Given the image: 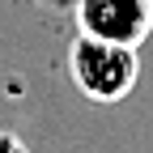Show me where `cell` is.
Returning a JSON list of instances; mask_svg holds the SVG:
<instances>
[{
  "instance_id": "cell-4",
  "label": "cell",
  "mask_w": 153,
  "mask_h": 153,
  "mask_svg": "<svg viewBox=\"0 0 153 153\" xmlns=\"http://www.w3.org/2000/svg\"><path fill=\"white\" fill-rule=\"evenodd\" d=\"M38 9H47V13H72V4L76 0H34Z\"/></svg>"
},
{
  "instance_id": "cell-2",
  "label": "cell",
  "mask_w": 153,
  "mask_h": 153,
  "mask_svg": "<svg viewBox=\"0 0 153 153\" xmlns=\"http://www.w3.org/2000/svg\"><path fill=\"white\" fill-rule=\"evenodd\" d=\"M72 22L76 34L119 47H140L153 34V0H76Z\"/></svg>"
},
{
  "instance_id": "cell-1",
  "label": "cell",
  "mask_w": 153,
  "mask_h": 153,
  "mask_svg": "<svg viewBox=\"0 0 153 153\" xmlns=\"http://www.w3.org/2000/svg\"><path fill=\"white\" fill-rule=\"evenodd\" d=\"M68 76L89 102L111 106V102H123L136 89L140 55H136V47H119V43H102V38L76 34L72 47H68Z\"/></svg>"
},
{
  "instance_id": "cell-3",
  "label": "cell",
  "mask_w": 153,
  "mask_h": 153,
  "mask_svg": "<svg viewBox=\"0 0 153 153\" xmlns=\"http://www.w3.org/2000/svg\"><path fill=\"white\" fill-rule=\"evenodd\" d=\"M0 153H30L22 136H13V132H0Z\"/></svg>"
}]
</instances>
